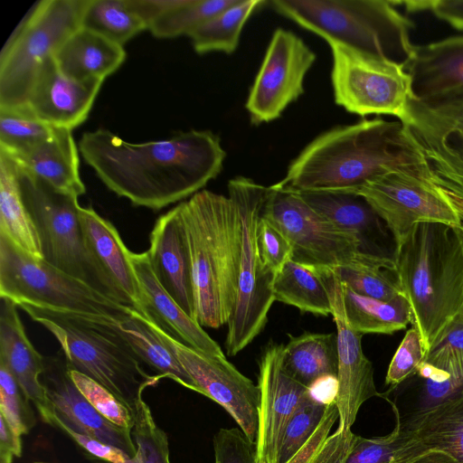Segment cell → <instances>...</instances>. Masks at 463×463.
<instances>
[{
	"mask_svg": "<svg viewBox=\"0 0 463 463\" xmlns=\"http://www.w3.org/2000/svg\"><path fill=\"white\" fill-rule=\"evenodd\" d=\"M34 463H54V462H47V461H35Z\"/></svg>",
	"mask_w": 463,
	"mask_h": 463,
	"instance_id": "cell-56",
	"label": "cell"
},
{
	"mask_svg": "<svg viewBox=\"0 0 463 463\" xmlns=\"http://www.w3.org/2000/svg\"><path fill=\"white\" fill-rule=\"evenodd\" d=\"M333 269L342 283L357 294L381 300L403 295L392 258L361 255L354 262Z\"/></svg>",
	"mask_w": 463,
	"mask_h": 463,
	"instance_id": "cell-38",
	"label": "cell"
},
{
	"mask_svg": "<svg viewBox=\"0 0 463 463\" xmlns=\"http://www.w3.org/2000/svg\"><path fill=\"white\" fill-rule=\"evenodd\" d=\"M430 10L452 27L463 30V0H434Z\"/></svg>",
	"mask_w": 463,
	"mask_h": 463,
	"instance_id": "cell-51",
	"label": "cell"
},
{
	"mask_svg": "<svg viewBox=\"0 0 463 463\" xmlns=\"http://www.w3.org/2000/svg\"><path fill=\"white\" fill-rule=\"evenodd\" d=\"M308 394L315 401L325 405L336 403L338 379L336 375H326L317 379L308 387Z\"/></svg>",
	"mask_w": 463,
	"mask_h": 463,
	"instance_id": "cell-52",
	"label": "cell"
},
{
	"mask_svg": "<svg viewBox=\"0 0 463 463\" xmlns=\"http://www.w3.org/2000/svg\"><path fill=\"white\" fill-rule=\"evenodd\" d=\"M425 352L419 331L412 326L407 330L389 364L385 383L397 386L416 373Z\"/></svg>",
	"mask_w": 463,
	"mask_h": 463,
	"instance_id": "cell-46",
	"label": "cell"
},
{
	"mask_svg": "<svg viewBox=\"0 0 463 463\" xmlns=\"http://www.w3.org/2000/svg\"><path fill=\"white\" fill-rule=\"evenodd\" d=\"M142 294L144 316L184 345L213 356H225L220 345L189 317L161 286L146 251L131 252Z\"/></svg>",
	"mask_w": 463,
	"mask_h": 463,
	"instance_id": "cell-23",
	"label": "cell"
},
{
	"mask_svg": "<svg viewBox=\"0 0 463 463\" xmlns=\"http://www.w3.org/2000/svg\"><path fill=\"white\" fill-rule=\"evenodd\" d=\"M284 345L270 340L259 360L260 405L255 441L257 463H276L285 428L308 388L292 379L283 369Z\"/></svg>",
	"mask_w": 463,
	"mask_h": 463,
	"instance_id": "cell-18",
	"label": "cell"
},
{
	"mask_svg": "<svg viewBox=\"0 0 463 463\" xmlns=\"http://www.w3.org/2000/svg\"><path fill=\"white\" fill-rule=\"evenodd\" d=\"M272 8L324 40H334L400 65L410 60L414 24L392 1L273 0Z\"/></svg>",
	"mask_w": 463,
	"mask_h": 463,
	"instance_id": "cell-6",
	"label": "cell"
},
{
	"mask_svg": "<svg viewBox=\"0 0 463 463\" xmlns=\"http://www.w3.org/2000/svg\"><path fill=\"white\" fill-rule=\"evenodd\" d=\"M267 191L268 187L243 176L228 183V195L236 203L241 227L237 297L225 339L229 356L238 354L263 331L275 301V275L263 267L257 247V229Z\"/></svg>",
	"mask_w": 463,
	"mask_h": 463,
	"instance_id": "cell-10",
	"label": "cell"
},
{
	"mask_svg": "<svg viewBox=\"0 0 463 463\" xmlns=\"http://www.w3.org/2000/svg\"><path fill=\"white\" fill-rule=\"evenodd\" d=\"M80 227L86 247L102 272L144 316L142 294L132 261L115 226L91 207H80Z\"/></svg>",
	"mask_w": 463,
	"mask_h": 463,
	"instance_id": "cell-25",
	"label": "cell"
},
{
	"mask_svg": "<svg viewBox=\"0 0 463 463\" xmlns=\"http://www.w3.org/2000/svg\"><path fill=\"white\" fill-rule=\"evenodd\" d=\"M86 0H40L26 13L0 53V109L27 107L43 63L80 27Z\"/></svg>",
	"mask_w": 463,
	"mask_h": 463,
	"instance_id": "cell-8",
	"label": "cell"
},
{
	"mask_svg": "<svg viewBox=\"0 0 463 463\" xmlns=\"http://www.w3.org/2000/svg\"><path fill=\"white\" fill-rule=\"evenodd\" d=\"M289 335L283 348L282 366L295 381L308 387L317 379L336 375L338 358L335 334L305 332Z\"/></svg>",
	"mask_w": 463,
	"mask_h": 463,
	"instance_id": "cell-31",
	"label": "cell"
},
{
	"mask_svg": "<svg viewBox=\"0 0 463 463\" xmlns=\"http://www.w3.org/2000/svg\"><path fill=\"white\" fill-rule=\"evenodd\" d=\"M0 299V364L11 372L46 422L52 414V406L40 381L44 356L27 337L16 304L6 298Z\"/></svg>",
	"mask_w": 463,
	"mask_h": 463,
	"instance_id": "cell-24",
	"label": "cell"
},
{
	"mask_svg": "<svg viewBox=\"0 0 463 463\" xmlns=\"http://www.w3.org/2000/svg\"><path fill=\"white\" fill-rule=\"evenodd\" d=\"M0 298L72 314L120 321L133 307L37 259L0 233Z\"/></svg>",
	"mask_w": 463,
	"mask_h": 463,
	"instance_id": "cell-9",
	"label": "cell"
},
{
	"mask_svg": "<svg viewBox=\"0 0 463 463\" xmlns=\"http://www.w3.org/2000/svg\"><path fill=\"white\" fill-rule=\"evenodd\" d=\"M40 381L52 406V414L45 423L56 419L79 433L123 450L130 458L136 456L132 433L110 422L87 401L71 377L62 351L44 356Z\"/></svg>",
	"mask_w": 463,
	"mask_h": 463,
	"instance_id": "cell-19",
	"label": "cell"
},
{
	"mask_svg": "<svg viewBox=\"0 0 463 463\" xmlns=\"http://www.w3.org/2000/svg\"><path fill=\"white\" fill-rule=\"evenodd\" d=\"M132 437L137 454L132 463H170L166 433L157 426L151 410L142 398L134 410Z\"/></svg>",
	"mask_w": 463,
	"mask_h": 463,
	"instance_id": "cell-42",
	"label": "cell"
},
{
	"mask_svg": "<svg viewBox=\"0 0 463 463\" xmlns=\"http://www.w3.org/2000/svg\"><path fill=\"white\" fill-rule=\"evenodd\" d=\"M48 424L62 430L79 446L95 458L109 463H132L131 458L123 450L101 442L92 437L79 433L56 419H52Z\"/></svg>",
	"mask_w": 463,
	"mask_h": 463,
	"instance_id": "cell-49",
	"label": "cell"
},
{
	"mask_svg": "<svg viewBox=\"0 0 463 463\" xmlns=\"http://www.w3.org/2000/svg\"><path fill=\"white\" fill-rule=\"evenodd\" d=\"M402 425L428 450L442 451L463 463V384L444 401L418 411Z\"/></svg>",
	"mask_w": 463,
	"mask_h": 463,
	"instance_id": "cell-29",
	"label": "cell"
},
{
	"mask_svg": "<svg viewBox=\"0 0 463 463\" xmlns=\"http://www.w3.org/2000/svg\"><path fill=\"white\" fill-rule=\"evenodd\" d=\"M403 68L411 80L412 99L424 100L463 91V35L414 45Z\"/></svg>",
	"mask_w": 463,
	"mask_h": 463,
	"instance_id": "cell-26",
	"label": "cell"
},
{
	"mask_svg": "<svg viewBox=\"0 0 463 463\" xmlns=\"http://www.w3.org/2000/svg\"><path fill=\"white\" fill-rule=\"evenodd\" d=\"M353 193L363 196L381 217L394 244L419 222L463 226L455 207L430 181L426 167L389 171Z\"/></svg>",
	"mask_w": 463,
	"mask_h": 463,
	"instance_id": "cell-14",
	"label": "cell"
},
{
	"mask_svg": "<svg viewBox=\"0 0 463 463\" xmlns=\"http://www.w3.org/2000/svg\"><path fill=\"white\" fill-rule=\"evenodd\" d=\"M323 280L332 306V317L336 327L338 358V428L346 432L355 421L364 402L379 396L373 379V367L362 348V334L349 324L345 309L343 283L333 269L314 268Z\"/></svg>",
	"mask_w": 463,
	"mask_h": 463,
	"instance_id": "cell-17",
	"label": "cell"
},
{
	"mask_svg": "<svg viewBox=\"0 0 463 463\" xmlns=\"http://www.w3.org/2000/svg\"><path fill=\"white\" fill-rule=\"evenodd\" d=\"M29 402L11 372L0 364V414L21 436L27 434L35 424Z\"/></svg>",
	"mask_w": 463,
	"mask_h": 463,
	"instance_id": "cell-45",
	"label": "cell"
},
{
	"mask_svg": "<svg viewBox=\"0 0 463 463\" xmlns=\"http://www.w3.org/2000/svg\"><path fill=\"white\" fill-rule=\"evenodd\" d=\"M261 0H239L190 33L192 45L199 54L211 52L232 53L238 47L242 28L251 14L265 4Z\"/></svg>",
	"mask_w": 463,
	"mask_h": 463,
	"instance_id": "cell-37",
	"label": "cell"
},
{
	"mask_svg": "<svg viewBox=\"0 0 463 463\" xmlns=\"http://www.w3.org/2000/svg\"><path fill=\"white\" fill-rule=\"evenodd\" d=\"M326 42L333 56L335 103L361 117L391 115L402 120L411 97V80L403 66L334 40Z\"/></svg>",
	"mask_w": 463,
	"mask_h": 463,
	"instance_id": "cell-12",
	"label": "cell"
},
{
	"mask_svg": "<svg viewBox=\"0 0 463 463\" xmlns=\"http://www.w3.org/2000/svg\"><path fill=\"white\" fill-rule=\"evenodd\" d=\"M338 417L336 403L325 405L307 393L285 428L276 463H291L317 435L331 430Z\"/></svg>",
	"mask_w": 463,
	"mask_h": 463,
	"instance_id": "cell-36",
	"label": "cell"
},
{
	"mask_svg": "<svg viewBox=\"0 0 463 463\" xmlns=\"http://www.w3.org/2000/svg\"><path fill=\"white\" fill-rule=\"evenodd\" d=\"M15 165L23 201L36 229L43 260L107 298L132 307L86 247L79 217V197L58 191L16 163Z\"/></svg>",
	"mask_w": 463,
	"mask_h": 463,
	"instance_id": "cell-7",
	"label": "cell"
},
{
	"mask_svg": "<svg viewBox=\"0 0 463 463\" xmlns=\"http://www.w3.org/2000/svg\"><path fill=\"white\" fill-rule=\"evenodd\" d=\"M80 27L123 46L147 25L128 6L126 0H86Z\"/></svg>",
	"mask_w": 463,
	"mask_h": 463,
	"instance_id": "cell-39",
	"label": "cell"
},
{
	"mask_svg": "<svg viewBox=\"0 0 463 463\" xmlns=\"http://www.w3.org/2000/svg\"><path fill=\"white\" fill-rule=\"evenodd\" d=\"M153 325L161 338L174 350L198 387L199 393L223 407L246 437L255 443L259 422V386L240 373L225 356L199 352L168 335L155 323Z\"/></svg>",
	"mask_w": 463,
	"mask_h": 463,
	"instance_id": "cell-16",
	"label": "cell"
},
{
	"mask_svg": "<svg viewBox=\"0 0 463 463\" xmlns=\"http://www.w3.org/2000/svg\"><path fill=\"white\" fill-rule=\"evenodd\" d=\"M261 216L288 239L293 261L335 269L361 256L354 236L313 209L298 192L279 183L268 187Z\"/></svg>",
	"mask_w": 463,
	"mask_h": 463,
	"instance_id": "cell-13",
	"label": "cell"
},
{
	"mask_svg": "<svg viewBox=\"0 0 463 463\" xmlns=\"http://www.w3.org/2000/svg\"><path fill=\"white\" fill-rule=\"evenodd\" d=\"M128 8L148 25L183 0H126Z\"/></svg>",
	"mask_w": 463,
	"mask_h": 463,
	"instance_id": "cell-50",
	"label": "cell"
},
{
	"mask_svg": "<svg viewBox=\"0 0 463 463\" xmlns=\"http://www.w3.org/2000/svg\"><path fill=\"white\" fill-rule=\"evenodd\" d=\"M103 81L72 80L60 71L52 56L38 71L27 106L43 122L72 130L88 118Z\"/></svg>",
	"mask_w": 463,
	"mask_h": 463,
	"instance_id": "cell-20",
	"label": "cell"
},
{
	"mask_svg": "<svg viewBox=\"0 0 463 463\" xmlns=\"http://www.w3.org/2000/svg\"><path fill=\"white\" fill-rule=\"evenodd\" d=\"M458 314H461L463 316V306H462L461 310H460V312Z\"/></svg>",
	"mask_w": 463,
	"mask_h": 463,
	"instance_id": "cell-57",
	"label": "cell"
},
{
	"mask_svg": "<svg viewBox=\"0 0 463 463\" xmlns=\"http://www.w3.org/2000/svg\"><path fill=\"white\" fill-rule=\"evenodd\" d=\"M53 127L27 107L0 109V151L16 156L48 139Z\"/></svg>",
	"mask_w": 463,
	"mask_h": 463,
	"instance_id": "cell-41",
	"label": "cell"
},
{
	"mask_svg": "<svg viewBox=\"0 0 463 463\" xmlns=\"http://www.w3.org/2000/svg\"><path fill=\"white\" fill-rule=\"evenodd\" d=\"M239 0H183L166 11L149 25V32L156 38L169 39L189 36L199 26L235 5Z\"/></svg>",
	"mask_w": 463,
	"mask_h": 463,
	"instance_id": "cell-40",
	"label": "cell"
},
{
	"mask_svg": "<svg viewBox=\"0 0 463 463\" xmlns=\"http://www.w3.org/2000/svg\"><path fill=\"white\" fill-rule=\"evenodd\" d=\"M138 359L161 378H169L182 386L199 392L189 373L179 362L174 350L161 338L153 323L133 309L116 324Z\"/></svg>",
	"mask_w": 463,
	"mask_h": 463,
	"instance_id": "cell-30",
	"label": "cell"
},
{
	"mask_svg": "<svg viewBox=\"0 0 463 463\" xmlns=\"http://www.w3.org/2000/svg\"><path fill=\"white\" fill-rule=\"evenodd\" d=\"M0 453L22 456V436L19 435L0 414Z\"/></svg>",
	"mask_w": 463,
	"mask_h": 463,
	"instance_id": "cell-53",
	"label": "cell"
},
{
	"mask_svg": "<svg viewBox=\"0 0 463 463\" xmlns=\"http://www.w3.org/2000/svg\"><path fill=\"white\" fill-rule=\"evenodd\" d=\"M17 307L54 335L70 369L107 388L133 411L145 390L162 379L145 370L144 364L116 328L119 321L29 304Z\"/></svg>",
	"mask_w": 463,
	"mask_h": 463,
	"instance_id": "cell-5",
	"label": "cell"
},
{
	"mask_svg": "<svg viewBox=\"0 0 463 463\" xmlns=\"http://www.w3.org/2000/svg\"><path fill=\"white\" fill-rule=\"evenodd\" d=\"M316 53L294 33L274 31L250 90L246 109L252 124L272 121L304 92Z\"/></svg>",
	"mask_w": 463,
	"mask_h": 463,
	"instance_id": "cell-15",
	"label": "cell"
},
{
	"mask_svg": "<svg viewBox=\"0 0 463 463\" xmlns=\"http://www.w3.org/2000/svg\"><path fill=\"white\" fill-rule=\"evenodd\" d=\"M423 363L463 378V316L458 314L425 354Z\"/></svg>",
	"mask_w": 463,
	"mask_h": 463,
	"instance_id": "cell-44",
	"label": "cell"
},
{
	"mask_svg": "<svg viewBox=\"0 0 463 463\" xmlns=\"http://www.w3.org/2000/svg\"><path fill=\"white\" fill-rule=\"evenodd\" d=\"M190 251L195 320L227 325L237 297L241 227L232 197L202 190L178 204Z\"/></svg>",
	"mask_w": 463,
	"mask_h": 463,
	"instance_id": "cell-4",
	"label": "cell"
},
{
	"mask_svg": "<svg viewBox=\"0 0 463 463\" xmlns=\"http://www.w3.org/2000/svg\"><path fill=\"white\" fill-rule=\"evenodd\" d=\"M149 242L146 253L156 278L180 307L195 320L190 251L178 205L156 220Z\"/></svg>",
	"mask_w": 463,
	"mask_h": 463,
	"instance_id": "cell-21",
	"label": "cell"
},
{
	"mask_svg": "<svg viewBox=\"0 0 463 463\" xmlns=\"http://www.w3.org/2000/svg\"><path fill=\"white\" fill-rule=\"evenodd\" d=\"M257 247L263 267L275 276L290 260L289 241L277 227L262 216L257 229Z\"/></svg>",
	"mask_w": 463,
	"mask_h": 463,
	"instance_id": "cell-47",
	"label": "cell"
},
{
	"mask_svg": "<svg viewBox=\"0 0 463 463\" xmlns=\"http://www.w3.org/2000/svg\"><path fill=\"white\" fill-rule=\"evenodd\" d=\"M14 458L10 453H0V463H13Z\"/></svg>",
	"mask_w": 463,
	"mask_h": 463,
	"instance_id": "cell-55",
	"label": "cell"
},
{
	"mask_svg": "<svg viewBox=\"0 0 463 463\" xmlns=\"http://www.w3.org/2000/svg\"><path fill=\"white\" fill-rule=\"evenodd\" d=\"M343 298L350 326L362 335H392L413 324L412 312L404 295L381 300L357 294L343 283Z\"/></svg>",
	"mask_w": 463,
	"mask_h": 463,
	"instance_id": "cell-33",
	"label": "cell"
},
{
	"mask_svg": "<svg viewBox=\"0 0 463 463\" xmlns=\"http://www.w3.org/2000/svg\"><path fill=\"white\" fill-rule=\"evenodd\" d=\"M426 167L402 121L380 118L335 127L312 140L279 184L298 192H355L394 169Z\"/></svg>",
	"mask_w": 463,
	"mask_h": 463,
	"instance_id": "cell-2",
	"label": "cell"
},
{
	"mask_svg": "<svg viewBox=\"0 0 463 463\" xmlns=\"http://www.w3.org/2000/svg\"><path fill=\"white\" fill-rule=\"evenodd\" d=\"M79 150L110 191L155 211L202 191L220 174L226 156L220 138L205 130L129 143L99 128L81 136Z\"/></svg>",
	"mask_w": 463,
	"mask_h": 463,
	"instance_id": "cell-1",
	"label": "cell"
},
{
	"mask_svg": "<svg viewBox=\"0 0 463 463\" xmlns=\"http://www.w3.org/2000/svg\"><path fill=\"white\" fill-rule=\"evenodd\" d=\"M0 233L28 254L43 259L39 237L23 201L14 161L0 151Z\"/></svg>",
	"mask_w": 463,
	"mask_h": 463,
	"instance_id": "cell-32",
	"label": "cell"
},
{
	"mask_svg": "<svg viewBox=\"0 0 463 463\" xmlns=\"http://www.w3.org/2000/svg\"><path fill=\"white\" fill-rule=\"evenodd\" d=\"M70 374L82 395L102 416L132 433L134 411L127 404L107 388L81 373L70 369Z\"/></svg>",
	"mask_w": 463,
	"mask_h": 463,
	"instance_id": "cell-43",
	"label": "cell"
},
{
	"mask_svg": "<svg viewBox=\"0 0 463 463\" xmlns=\"http://www.w3.org/2000/svg\"><path fill=\"white\" fill-rule=\"evenodd\" d=\"M11 157L21 167L58 191L77 197L86 192L80 175L79 150L71 129L53 127L52 135L48 139L24 154Z\"/></svg>",
	"mask_w": 463,
	"mask_h": 463,
	"instance_id": "cell-27",
	"label": "cell"
},
{
	"mask_svg": "<svg viewBox=\"0 0 463 463\" xmlns=\"http://www.w3.org/2000/svg\"><path fill=\"white\" fill-rule=\"evenodd\" d=\"M272 289L275 301L314 315H332L328 292L314 268L288 260L275 276Z\"/></svg>",
	"mask_w": 463,
	"mask_h": 463,
	"instance_id": "cell-34",
	"label": "cell"
},
{
	"mask_svg": "<svg viewBox=\"0 0 463 463\" xmlns=\"http://www.w3.org/2000/svg\"><path fill=\"white\" fill-rule=\"evenodd\" d=\"M392 259L426 354L463 306V226L416 223Z\"/></svg>",
	"mask_w": 463,
	"mask_h": 463,
	"instance_id": "cell-3",
	"label": "cell"
},
{
	"mask_svg": "<svg viewBox=\"0 0 463 463\" xmlns=\"http://www.w3.org/2000/svg\"><path fill=\"white\" fill-rule=\"evenodd\" d=\"M400 421L386 436L364 438L353 434L339 463H412L428 452Z\"/></svg>",
	"mask_w": 463,
	"mask_h": 463,
	"instance_id": "cell-35",
	"label": "cell"
},
{
	"mask_svg": "<svg viewBox=\"0 0 463 463\" xmlns=\"http://www.w3.org/2000/svg\"><path fill=\"white\" fill-rule=\"evenodd\" d=\"M214 463H257L255 443L238 428L220 429L213 437Z\"/></svg>",
	"mask_w": 463,
	"mask_h": 463,
	"instance_id": "cell-48",
	"label": "cell"
},
{
	"mask_svg": "<svg viewBox=\"0 0 463 463\" xmlns=\"http://www.w3.org/2000/svg\"><path fill=\"white\" fill-rule=\"evenodd\" d=\"M402 121L418 146L430 181L463 223V91L418 100L409 98Z\"/></svg>",
	"mask_w": 463,
	"mask_h": 463,
	"instance_id": "cell-11",
	"label": "cell"
},
{
	"mask_svg": "<svg viewBox=\"0 0 463 463\" xmlns=\"http://www.w3.org/2000/svg\"><path fill=\"white\" fill-rule=\"evenodd\" d=\"M412 463H461L453 457L439 450H430Z\"/></svg>",
	"mask_w": 463,
	"mask_h": 463,
	"instance_id": "cell-54",
	"label": "cell"
},
{
	"mask_svg": "<svg viewBox=\"0 0 463 463\" xmlns=\"http://www.w3.org/2000/svg\"><path fill=\"white\" fill-rule=\"evenodd\" d=\"M298 194L313 209L354 236L360 255L392 258L386 242L391 233L363 196L342 191H305Z\"/></svg>",
	"mask_w": 463,
	"mask_h": 463,
	"instance_id": "cell-22",
	"label": "cell"
},
{
	"mask_svg": "<svg viewBox=\"0 0 463 463\" xmlns=\"http://www.w3.org/2000/svg\"><path fill=\"white\" fill-rule=\"evenodd\" d=\"M124 47L102 35L80 27L53 54L60 71L76 80L103 79L125 61Z\"/></svg>",
	"mask_w": 463,
	"mask_h": 463,
	"instance_id": "cell-28",
	"label": "cell"
}]
</instances>
